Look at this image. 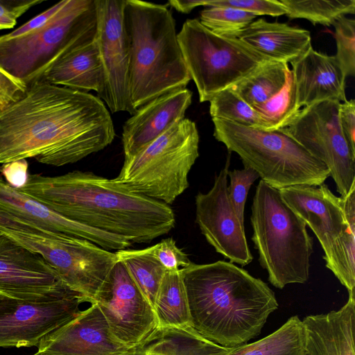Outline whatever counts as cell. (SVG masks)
Listing matches in <instances>:
<instances>
[{
  "instance_id": "6da1fadb",
  "label": "cell",
  "mask_w": 355,
  "mask_h": 355,
  "mask_svg": "<svg viewBox=\"0 0 355 355\" xmlns=\"http://www.w3.org/2000/svg\"><path fill=\"white\" fill-rule=\"evenodd\" d=\"M114 137L110 113L98 96L40 80L0 111V164L27 158L73 164Z\"/></svg>"
},
{
  "instance_id": "7a4b0ae2",
  "label": "cell",
  "mask_w": 355,
  "mask_h": 355,
  "mask_svg": "<svg viewBox=\"0 0 355 355\" xmlns=\"http://www.w3.org/2000/svg\"><path fill=\"white\" fill-rule=\"evenodd\" d=\"M17 190L71 220L131 243H150L175 224L168 205L89 171L29 174L26 184Z\"/></svg>"
},
{
  "instance_id": "3957f363",
  "label": "cell",
  "mask_w": 355,
  "mask_h": 355,
  "mask_svg": "<svg viewBox=\"0 0 355 355\" xmlns=\"http://www.w3.org/2000/svg\"><path fill=\"white\" fill-rule=\"evenodd\" d=\"M181 274L191 327L224 347L246 344L257 337L278 308L266 283L232 263L191 262Z\"/></svg>"
},
{
  "instance_id": "277c9868",
  "label": "cell",
  "mask_w": 355,
  "mask_h": 355,
  "mask_svg": "<svg viewBox=\"0 0 355 355\" xmlns=\"http://www.w3.org/2000/svg\"><path fill=\"white\" fill-rule=\"evenodd\" d=\"M125 1L130 47L129 91L137 110L159 96L186 88L191 78L168 3Z\"/></svg>"
},
{
  "instance_id": "5b68a950",
  "label": "cell",
  "mask_w": 355,
  "mask_h": 355,
  "mask_svg": "<svg viewBox=\"0 0 355 355\" xmlns=\"http://www.w3.org/2000/svg\"><path fill=\"white\" fill-rule=\"evenodd\" d=\"M251 210L252 241L270 283L279 289L305 283L313 245L306 223L284 202L279 190L263 180L257 186Z\"/></svg>"
},
{
  "instance_id": "8992f818",
  "label": "cell",
  "mask_w": 355,
  "mask_h": 355,
  "mask_svg": "<svg viewBox=\"0 0 355 355\" xmlns=\"http://www.w3.org/2000/svg\"><path fill=\"white\" fill-rule=\"evenodd\" d=\"M95 0H62L46 23L15 37L0 35V67L27 87L71 50L96 36Z\"/></svg>"
},
{
  "instance_id": "52a82bcc",
  "label": "cell",
  "mask_w": 355,
  "mask_h": 355,
  "mask_svg": "<svg viewBox=\"0 0 355 355\" xmlns=\"http://www.w3.org/2000/svg\"><path fill=\"white\" fill-rule=\"evenodd\" d=\"M214 137L240 157L261 180L281 189L295 185L320 186L330 176L326 165L311 155L284 128L266 131L212 119Z\"/></svg>"
},
{
  "instance_id": "ba28073f",
  "label": "cell",
  "mask_w": 355,
  "mask_h": 355,
  "mask_svg": "<svg viewBox=\"0 0 355 355\" xmlns=\"http://www.w3.org/2000/svg\"><path fill=\"white\" fill-rule=\"evenodd\" d=\"M0 234L40 254L64 284L93 303L118 259L86 239L46 232L0 211Z\"/></svg>"
},
{
  "instance_id": "9c48e42d",
  "label": "cell",
  "mask_w": 355,
  "mask_h": 355,
  "mask_svg": "<svg viewBox=\"0 0 355 355\" xmlns=\"http://www.w3.org/2000/svg\"><path fill=\"white\" fill-rule=\"evenodd\" d=\"M195 122L184 118L136 153L125 157L114 179L132 191L166 205L189 187L188 175L199 156Z\"/></svg>"
},
{
  "instance_id": "30bf717a",
  "label": "cell",
  "mask_w": 355,
  "mask_h": 355,
  "mask_svg": "<svg viewBox=\"0 0 355 355\" xmlns=\"http://www.w3.org/2000/svg\"><path fill=\"white\" fill-rule=\"evenodd\" d=\"M178 40L200 103L209 101L262 64L273 60L239 38L216 35L198 19H188L184 22Z\"/></svg>"
},
{
  "instance_id": "8fae6325",
  "label": "cell",
  "mask_w": 355,
  "mask_h": 355,
  "mask_svg": "<svg viewBox=\"0 0 355 355\" xmlns=\"http://www.w3.org/2000/svg\"><path fill=\"white\" fill-rule=\"evenodd\" d=\"M340 104L326 101L304 107L284 130L326 165L337 191L345 196L355 185V153L340 128Z\"/></svg>"
},
{
  "instance_id": "7c38bea8",
  "label": "cell",
  "mask_w": 355,
  "mask_h": 355,
  "mask_svg": "<svg viewBox=\"0 0 355 355\" xmlns=\"http://www.w3.org/2000/svg\"><path fill=\"white\" fill-rule=\"evenodd\" d=\"M84 302L71 290L37 300L0 295V347H37L76 318Z\"/></svg>"
},
{
  "instance_id": "4fadbf2b",
  "label": "cell",
  "mask_w": 355,
  "mask_h": 355,
  "mask_svg": "<svg viewBox=\"0 0 355 355\" xmlns=\"http://www.w3.org/2000/svg\"><path fill=\"white\" fill-rule=\"evenodd\" d=\"M93 303L100 308L114 336L141 352L159 330L153 306L119 260Z\"/></svg>"
},
{
  "instance_id": "5bb4252c",
  "label": "cell",
  "mask_w": 355,
  "mask_h": 355,
  "mask_svg": "<svg viewBox=\"0 0 355 355\" xmlns=\"http://www.w3.org/2000/svg\"><path fill=\"white\" fill-rule=\"evenodd\" d=\"M97 12L96 42L104 73L98 98L112 113L133 115L129 91L130 40L125 25V0H95Z\"/></svg>"
},
{
  "instance_id": "9a60e30c",
  "label": "cell",
  "mask_w": 355,
  "mask_h": 355,
  "mask_svg": "<svg viewBox=\"0 0 355 355\" xmlns=\"http://www.w3.org/2000/svg\"><path fill=\"white\" fill-rule=\"evenodd\" d=\"M229 166L228 157L225 166L215 176L212 188L206 193L199 192L196 196V222L216 252L230 263L244 266L251 263L253 257L248 248L244 225L229 198Z\"/></svg>"
},
{
  "instance_id": "2e32d148",
  "label": "cell",
  "mask_w": 355,
  "mask_h": 355,
  "mask_svg": "<svg viewBox=\"0 0 355 355\" xmlns=\"http://www.w3.org/2000/svg\"><path fill=\"white\" fill-rule=\"evenodd\" d=\"M69 289L37 253L0 234V295L37 300Z\"/></svg>"
},
{
  "instance_id": "e0dca14e",
  "label": "cell",
  "mask_w": 355,
  "mask_h": 355,
  "mask_svg": "<svg viewBox=\"0 0 355 355\" xmlns=\"http://www.w3.org/2000/svg\"><path fill=\"white\" fill-rule=\"evenodd\" d=\"M45 355H141V351L120 342L96 303L37 346Z\"/></svg>"
},
{
  "instance_id": "ac0fdd59",
  "label": "cell",
  "mask_w": 355,
  "mask_h": 355,
  "mask_svg": "<svg viewBox=\"0 0 355 355\" xmlns=\"http://www.w3.org/2000/svg\"><path fill=\"white\" fill-rule=\"evenodd\" d=\"M0 211L56 234L89 241L111 251L126 249L132 243L108 232L71 220L10 186L0 176Z\"/></svg>"
},
{
  "instance_id": "d6986e66",
  "label": "cell",
  "mask_w": 355,
  "mask_h": 355,
  "mask_svg": "<svg viewBox=\"0 0 355 355\" xmlns=\"http://www.w3.org/2000/svg\"><path fill=\"white\" fill-rule=\"evenodd\" d=\"M282 199L318 239L327 261L347 225L340 197L322 184L295 185L279 189Z\"/></svg>"
},
{
  "instance_id": "ffe728a7",
  "label": "cell",
  "mask_w": 355,
  "mask_h": 355,
  "mask_svg": "<svg viewBox=\"0 0 355 355\" xmlns=\"http://www.w3.org/2000/svg\"><path fill=\"white\" fill-rule=\"evenodd\" d=\"M191 101L192 92L184 88L159 96L139 107L123 126L124 156L136 153L185 118Z\"/></svg>"
},
{
  "instance_id": "44dd1931",
  "label": "cell",
  "mask_w": 355,
  "mask_h": 355,
  "mask_svg": "<svg viewBox=\"0 0 355 355\" xmlns=\"http://www.w3.org/2000/svg\"><path fill=\"white\" fill-rule=\"evenodd\" d=\"M291 64L300 108L326 101H347L346 77L336 55L318 52L311 46Z\"/></svg>"
},
{
  "instance_id": "7402d4cb",
  "label": "cell",
  "mask_w": 355,
  "mask_h": 355,
  "mask_svg": "<svg viewBox=\"0 0 355 355\" xmlns=\"http://www.w3.org/2000/svg\"><path fill=\"white\" fill-rule=\"evenodd\" d=\"M305 355H355V293L338 311L306 316Z\"/></svg>"
},
{
  "instance_id": "603a6c76",
  "label": "cell",
  "mask_w": 355,
  "mask_h": 355,
  "mask_svg": "<svg viewBox=\"0 0 355 355\" xmlns=\"http://www.w3.org/2000/svg\"><path fill=\"white\" fill-rule=\"evenodd\" d=\"M239 39L264 56L287 64L301 57L311 46L309 31L263 19L253 21Z\"/></svg>"
},
{
  "instance_id": "cb8c5ba5",
  "label": "cell",
  "mask_w": 355,
  "mask_h": 355,
  "mask_svg": "<svg viewBox=\"0 0 355 355\" xmlns=\"http://www.w3.org/2000/svg\"><path fill=\"white\" fill-rule=\"evenodd\" d=\"M41 81L83 92L94 91L98 97L104 86V73L95 37L65 54Z\"/></svg>"
},
{
  "instance_id": "d4e9b609",
  "label": "cell",
  "mask_w": 355,
  "mask_h": 355,
  "mask_svg": "<svg viewBox=\"0 0 355 355\" xmlns=\"http://www.w3.org/2000/svg\"><path fill=\"white\" fill-rule=\"evenodd\" d=\"M159 329L191 327L189 303L181 269L166 270L154 305Z\"/></svg>"
},
{
  "instance_id": "484cf974",
  "label": "cell",
  "mask_w": 355,
  "mask_h": 355,
  "mask_svg": "<svg viewBox=\"0 0 355 355\" xmlns=\"http://www.w3.org/2000/svg\"><path fill=\"white\" fill-rule=\"evenodd\" d=\"M225 355H305L302 320L297 315L292 316L267 336L233 347Z\"/></svg>"
},
{
  "instance_id": "4316f807",
  "label": "cell",
  "mask_w": 355,
  "mask_h": 355,
  "mask_svg": "<svg viewBox=\"0 0 355 355\" xmlns=\"http://www.w3.org/2000/svg\"><path fill=\"white\" fill-rule=\"evenodd\" d=\"M340 198L347 225L325 266L349 294L355 293V185Z\"/></svg>"
},
{
  "instance_id": "83f0119b",
  "label": "cell",
  "mask_w": 355,
  "mask_h": 355,
  "mask_svg": "<svg viewBox=\"0 0 355 355\" xmlns=\"http://www.w3.org/2000/svg\"><path fill=\"white\" fill-rule=\"evenodd\" d=\"M290 70L286 62L270 60L232 87L248 104L256 108L278 94Z\"/></svg>"
},
{
  "instance_id": "f1b7e54d",
  "label": "cell",
  "mask_w": 355,
  "mask_h": 355,
  "mask_svg": "<svg viewBox=\"0 0 355 355\" xmlns=\"http://www.w3.org/2000/svg\"><path fill=\"white\" fill-rule=\"evenodd\" d=\"M115 254L154 309L157 294L167 270L154 257L150 247L123 249Z\"/></svg>"
},
{
  "instance_id": "f546056e",
  "label": "cell",
  "mask_w": 355,
  "mask_h": 355,
  "mask_svg": "<svg viewBox=\"0 0 355 355\" xmlns=\"http://www.w3.org/2000/svg\"><path fill=\"white\" fill-rule=\"evenodd\" d=\"M291 19H305L313 25L331 26L339 17L355 13L354 0H279Z\"/></svg>"
},
{
  "instance_id": "4dcf8cb0",
  "label": "cell",
  "mask_w": 355,
  "mask_h": 355,
  "mask_svg": "<svg viewBox=\"0 0 355 355\" xmlns=\"http://www.w3.org/2000/svg\"><path fill=\"white\" fill-rule=\"evenodd\" d=\"M211 119L266 130V124L259 112L232 87L216 94L209 101Z\"/></svg>"
},
{
  "instance_id": "1f68e13d",
  "label": "cell",
  "mask_w": 355,
  "mask_h": 355,
  "mask_svg": "<svg viewBox=\"0 0 355 355\" xmlns=\"http://www.w3.org/2000/svg\"><path fill=\"white\" fill-rule=\"evenodd\" d=\"M266 124V131L289 126L298 114L296 89L290 69L286 83L280 92L263 105L254 108Z\"/></svg>"
},
{
  "instance_id": "d6a6232c",
  "label": "cell",
  "mask_w": 355,
  "mask_h": 355,
  "mask_svg": "<svg viewBox=\"0 0 355 355\" xmlns=\"http://www.w3.org/2000/svg\"><path fill=\"white\" fill-rule=\"evenodd\" d=\"M173 355H225L233 348L220 346L198 334L191 327L158 330Z\"/></svg>"
},
{
  "instance_id": "836d02e7",
  "label": "cell",
  "mask_w": 355,
  "mask_h": 355,
  "mask_svg": "<svg viewBox=\"0 0 355 355\" xmlns=\"http://www.w3.org/2000/svg\"><path fill=\"white\" fill-rule=\"evenodd\" d=\"M239 9L210 6L200 12V22L213 33L228 38H239L242 31L257 17Z\"/></svg>"
},
{
  "instance_id": "e575fe53",
  "label": "cell",
  "mask_w": 355,
  "mask_h": 355,
  "mask_svg": "<svg viewBox=\"0 0 355 355\" xmlns=\"http://www.w3.org/2000/svg\"><path fill=\"white\" fill-rule=\"evenodd\" d=\"M336 42V57L347 78L355 74V20L346 16L333 24Z\"/></svg>"
},
{
  "instance_id": "d590c367",
  "label": "cell",
  "mask_w": 355,
  "mask_h": 355,
  "mask_svg": "<svg viewBox=\"0 0 355 355\" xmlns=\"http://www.w3.org/2000/svg\"><path fill=\"white\" fill-rule=\"evenodd\" d=\"M228 176L230 181L227 187L229 198L237 217L244 225V209L248 193L259 175L253 169L244 166L243 169L229 171Z\"/></svg>"
},
{
  "instance_id": "8d00e7d4",
  "label": "cell",
  "mask_w": 355,
  "mask_h": 355,
  "mask_svg": "<svg viewBox=\"0 0 355 355\" xmlns=\"http://www.w3.org/2000/svg\"><path fill=\"white\" fill-rule=\"evenodd\" d=\"M204 6H225L258 15L279 17L286 9L279 0H205Z\"/></svg>"
},
{
  "instance_id": "74e56055",
  "label": "cell",
  "mask_w": 355,
  "mask_h": 355,
  "mask_svg": "<svg viewBox=\"0 0 355 355\" xmlns=\"http://www.w3.org/2000/svg\"><path fill=\"white\" fill-rule=\"evenodd\" d=\"M150 248L154 257L167 270H180L191 263L172 238L163 239Z\"/></svg>"
},
{
  "instance_id": "f35d334b",
  "label": "cell",
  "mask_w": 355,
  "mask_h": 355,
  "mask_svg": "<svg viewBox=\"0 0 355 355\" xmlns=\"http://www.w3.org/2000/svg\"><path fill=\"white\" fill-rule=\"evenodd\" d=\"M27 85L0 67V111L18 100L25 93Z\"/></svg>"
},
{
  "instance_id": "ab89813d",
  "label": "cell",
  "mask_w": 355,
  "mask_h": 355,
  "mask_svg": "<svg viewBox=\"0 0 355 355\" xmlns=\"http://www.w3.org/2000/svg\"><path fill=\"white\" fill-rule=\"evenodd\" d=\"M44 1L24 0L10 3L0 1V31L14 28L22 15Z\"/></svg>"
},
{
  "instance_id": "60d3db41",
  "label": "cell",
  "mask_w": 355,
  "mask_h": 355,
  "mask_svg": "<svg viewBox=\"0 0 355 355\" xmlns=\"http://www.w3.org/2000/svg\"><path fill=\"white\" fill-rule=\"evenodd\" d=\"M28 163L26 159L15 160L2 164L0 173L4 180L12 188L19 189L24 187L28 180Z\"/></svg>"
},
{
  "instance_id": "b9f144b4",
  "label": "cell",
  "mask_w": 355,
  "mask_h": 355,
  "mask_svg": "<svg viewBox=\"0 0 355 355\" xmlns=\"http://www.w3.org/2000/svg\"><path fill=\"white\" fill-rule=\"evenodd\" d=\"M339 120L343 134L355 153V102L354 99L340 103Z\"/></svg>"
},
{
  "instance_id": "7bdbcfd3",
  "label": "cell",
  "mask_w": 355,
  "mask_h": 355,
  "mask_svg": "<svg viewBox=\"0 0 355 355\" xmlns=\"http://www.w3.org/2000/svg\"><path fill=\"white\" fill-rule=\"evenodd\" d=\"M141 355H173V353L166 340L157 331L144 347Z\"/></svg>"
},
{
  "instance_id": "ee69618b",
  "label": "cell",
  "mask_w": 355,
  "mask_h": 355,
  "mask_svg": "<svg viewBox=\"0 0 355 355\" xmlns=\"http://www.w3.org/2000/svg\"><path fill=\"white\" fill-rule=\"evenodd\" d=\"M205 0H172L168 2V5L182 13H189L193 9L198 6H204Z\"/></svg>"
},
{
  "instance_id": "f6af8a7d",
  "label": "cell",
  "mask_w": 355,
  "mask_h": 355,
  "mask_svg": "<svg viewBox=\"0 0 355 355\" xmlns=\"http://www.w3.org/2000/svg\"><path fill=\"white\" fill-rule=\"evenodd\" d=\"M33 355H45V354H44L43 353L37 352L35 354H34Z\"/></svg>"
}]
</instances>
